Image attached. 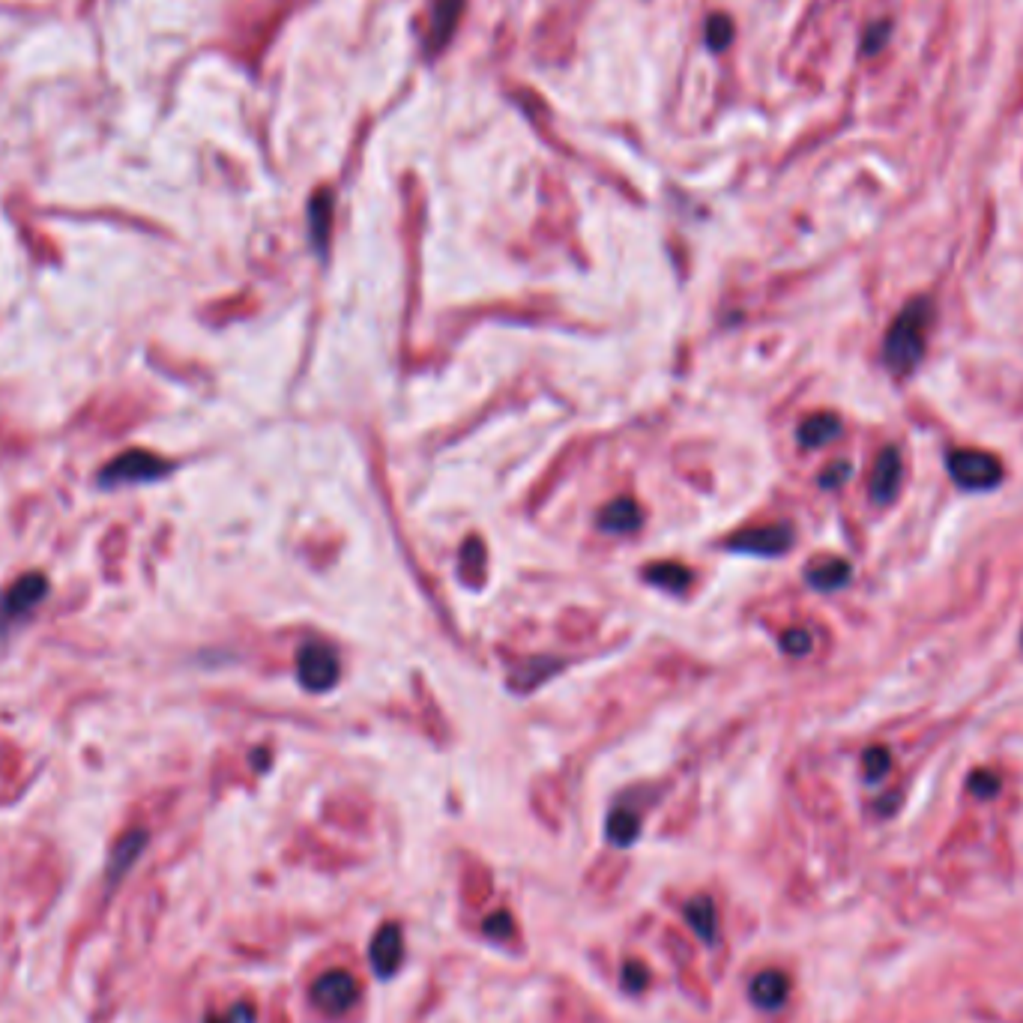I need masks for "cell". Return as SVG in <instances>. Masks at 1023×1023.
I'll use <instances>...</instances> for the list:
<instances>
[{"instance_id": "24", "label": "cell", "mask_w": 1023, "mask_h": 1023, "mask_svg": "<svg viewBox=\"0 0 1023 1023\" xmlns=\"http://www.w3.org/2000/svg\"><path fill=\"white\" fill-rule=\"evenodd\" d=\"M970 793H976L979 799H991L1000 793V778L994 772H973L970 775Z\"/></svg>"}, {"instance_id": "12", "label": "cell", "mask_w": 1023, "mask_h": 1023, "mask_svg": "<svg viewBox=\"0 0 1023 1023\" xmlns=\"http://www.w3.org/2000/svg\"><path fill=\"white\" fill-rule=\"evenodd\" d=\"M682 916H685V922L691 925V931H694L706 946H712V943L718 940V913H715L712 898L697 895V898L685 901Z\"/></svg>"}, {"instance_id": "26", "label": "cell", "mask_w": 1023, "mask_h": 1023, "mask_svg": "<svg viewBox=\"0 0 1023 1023\" xmlns=\"http://www.w3.org/2000/svg\"><path fill=\"white\" fill-rule=\"evenodd\" d=\"M847 476H850V464H847V461H835V464L820 476V485H823V488H838Z\"/></svg>"}, {"instance_id": "27", "label": "cell", "mask_w": 1023, "mask_h": 1023, "mask_svg": "<svg viewBox=\"0 0 1023 1023\" xmlns=\"http://www.w3.org/2000/svg\"><path fill=\"white\" fill-rule=\"evenodd\" d=\"M225 1023H255V1015H252V1009H246V1006H237L231 1015H228V1021Z\"/></svg>"}, {"instance_id": "10", "label": "cell", "mask_w": 1023, "mask_h": 1023, "mask_svg": "<svg viewBox=\"0 0 1023 1023\" xmlns=\"http://www.w3.org/2000/svg\"><path fill=\"white\" fill-rule=\"evenodd\" d=\"M144 847H147V832H144V829H132V832H126V835L117 841V847H114V853H111V859H108V868H105V883H108L111 889L135 868V862L141 859Z\"/></svg>"}, {"instance_id": "15", "label": "cell", "mask_w": 1023, "mask_h": 1023, "mask_svg": "<svg viewBox=\"0 0 1023 1023\" xmlns=\"http://www.w3.org/2000/svg\"><path fill=\"white\" fill-rule=\"evenodd\" d=\"M464 9V0H440L434 15H431V33H428V48L437 51L446 45V39L452 36L455 24H458V15Z\"/></svg>"}, {"instance_id": "20", "label": "cell", "mask_w": 1023, "mask_h": 1023, "mask_svg": "<svg viewBox=\"0 0 1023 1023\" xmlns=\"http://www.w3.org/2000/svg\"><path fill=\"white\" fill-rule=\"evenodd\" d=\"M862 763H865V778L868 781H880L889 772V766H892V754H889V748L874 745V748L865 751Z\"/></svg>"}, {"instance_id": "8", "label": "cell", "mask_w": 1023, "mask_h": 1023, "mask_svg": "<svg viewBox=\"0 0 1023 1023\" xmlns=\"http://www.w3.org/2000/svg\"><path fill=\"white\" fill-rule=\"evenodd\" d=\"M901 476H904V467H901L898 449L895 446L883 449L877 464H874V470H871V482H868L871 500L877 506H889L898 497V491H901Z\"/></svg>"}, {"instance_id": "16", "label": "cell", "mask_w": 1023, "mask_h": 1023, "mask_svg": "<svg viewBox=\"0 0 1023 1023\" xmlns=\"http://www.w3.org/2000/svg\"><path fill=\"white\" fill-rule=\"evenodd\" d=\"M805 578H808V584L814 587V590H841L847 581H850V566L844 563V560H820V563H814V566H808V572H805Z\"/></svg>"}, {"instance_id": "5", "label": "cell", "mask_w": 1023, "mask_h": 1023, "mask_svg": "<svg viewBox=\"0 0 1023 1023\" xmlns=\"http://www.w3.org/2000/svg\"><path fill=\"white\" fill-rule=\"evenodd\" d=\"M312 1000L327 1015H344L359 1000V985L347 970H330L312 985Z\"/></svg>"}, {"instance_id": "2", "label": "cell", "mask_w": 1023, "mask_h": 1023, "mask_svg": "<svg viewBox=\"0 0 1023 1023\" xmlns=\"http://www.w3.org/2000/svg\"><path fill=\"white\" fill-rule=\"evenodd\" d=\"M946 467L955 485H961L964 491H991L1006 476L1003 464L979 449H952L946 455Z\"/></svg>"}, {"instance_id": "4", "label": "cell", "mask_w": 1023, "mask_h": 1023, "mask_svg": "<svg viewBox=\"0 0 1023 1023\" xmlns=\"http://www.w3.org/2000/svg\"><path fill=\"white\" fill-rule=\"evenodd\" d=\"M45 593H48V581L39 572H27L18 581H12V587H6L0 596V632H6L12 623L27 617L45 599Z\"/></svg>"}, {"instance_id": "3", "label": "cell", "mask_w": 1023, "mask_h": 1023, "mask_svg": "<svg viewBox=\"0 0 1023 1023\" xmlns=\"http://www.w3.org/2000/svg\"><path fill=\"white\" fill-rule=\"evenodd\" d=\"M165 473H171V461L147 452V449H129L117 458H111L102 473L99 485H135V482H156Z\"/></svg>"}, {"instance_id": "25", "label": "cell", "mask_w": 1023, "mask_h": 1023, "mask_svg": "<svg viewBox=\"0 0 1023 1023\" xmlns=\"http://www.w3.org/2000/svg\"><path fill=\"white\" fill-rule=\"evenodd\" d=\"M706 36H709V45H712V48H724V45L730 42V21H727L724 15H712Z\"/></svg>"}, {"instance_id": "21", "label": "cell", "mask_w": 1023, "mask_h": 1023, "mask_svg": "<svg viewBox=\"0 0 1023 1023\" xmlns=\"http://www.w3.org/2000/svg\"><path fill=\"white\" fill-rule=\"evenodd\" d=\"M647 985H650V970H647V964L629 961V964L623 967V988L632 991V994H641Z\"/></svg>"}, {"instance_id": "13", "label": "cell", "mask_w": 1023, "mask_h": 1023, "mask_svg": "<svg viewBox=\"0 0 1023 1023\" xmlns=\"http://www.w3.org/2000/svg\"><path fill=\"white\" fill-rule=\"evenodd\" d=\"M841 434V419L832 413H814L799 425V443L805 449H820L832 440H838Z\"/></svg>"}, {"instance_id": "28", "label": "cell", "mask_w": 1023, "mask_h": 1023, "mask_svg": "<svg viewBox=\"0 0 1023 1023\" xmlns=\"http://www.w3.org/2000/svg\"><path fill=\"white\" fill-rule=\"evenodd\" d=\"M207 1023H219V1021H207Z\"/></svg>"}, {"instance_id": "22", "label": "cell", "mask_w": 1023, "mask_h": 1023, "mask_svg": "<svg viewBox=\"0 0 1023 1023\" xmlns=\"http://www.w3.org/2000/svg\"><path fill=\"white\" fill-rule=\"evenodd\" d=\"M781 647H784L787 656H808L811 647H814V641H811V635H808L805 629H790V632H784Z\"/></svg>"}, {"instance_id": "14", "label": "cell", "mask_w": 1023, "mask_h": 1023, "mask_svg": "<svg viewBox=\"0 0 1023 1023\" xmlns=\"http://www.w3.org/2000/svg\"><path fill=\"white\" fill-rule=\"evenodd\" d=\"M599 527L608 530V533H632L641 527V509L635 500L629 497H620L614 500L602 515H599Z\"/></svg>"}, {"instance_id": "7", "label": "cell", "mask_w": 1023, "mask_h": 1023, "mask_svg": "<svg viewBox=\"0 0 1023 1023\" xmlns=\"http://www.w3.org/2000/svg\"><path fill=\"white\" fill-rule=\"evenodd\" d=\"M730 548L745 551V554H757V557H778V554L793 548V530L787 524H769V527L745 530V533L730 539Z\"/></svg>"}, {"instance_id": "1", "label": "cell", "mask_w": 1023, "mask_h": 1023, "mask_svg": "<svg viewBox=\"0 0 1023 1023\" xmlns=\"http://www.w3.org/2000/svg\"><path fill=\"white\" fill-rule=\"evenodd\" d=\"M931 318H934V306L925 297L910 300L898 312V318L892 321V327H889V333L883 339V359H886L889 371L910 374L922 362Z\"/></svg>"}, {"instance_id": "18", "label": "cell", "mask_w": 1023, "mask_h": 1023, "mask_svg": "<svg viewBox=\"0 0 1023 1023\" xmlns=\"http://www.w3.org/2000/svg\"><path fill=\"white\" fill-rule=\"evenodd\" d=\"M641 835V820L638 814L626 811V808H617L611 817H608V841L614 847H632Z\"/></svg>"}, {"instance_id": "6", "label": "cell", "mask_w": 1023, "mask_h": 1023, "mask_svg": "<svg viewBox=\"0 0 1023 1023\" xmlns=\"http://www.w3.org/2000/svg\"><path fill=\"white\" fill-rule=\"evenodd\" d=\"M297 674H300V682L303 688L309 691H327L333 688L336 680H339V659L330 647H321V644H309L300 650L297 656Z\"/></svg>"}, {"instance_id": "19", "label": "cell", "mask_w": 1023, "mask_h": 1023, "mask_svg": "<svg viewBox=\"0 0 1023 1023\" xmlns=\"http://www.w3.org/2000/svg\"><path fill=\"white\" fill-rule=\"evenodd\" d=\"M647 581H653V584H659L665 590L680 593V590H685L691 584V572L685 566H680V563H662V566L647 569Z\"/></svg>"}, {"instance_id": "17", "label": "cell", "mask_w": 1023, "mask_h": 1023, "mask_svg": "<svg viewBox=\"0 0 1023 1023\" xmlns=\"http://www.w3.org/2000/svg\"><path fill=\"white\" fill-rule=\"evenodd\" d=\"M330 222H333V195H330V192H321V195H315V201H312V210H309L312 240H315V249H318V252H324V249H327V240H330Z\"/></svg>"}, {"instance_id": "11", "label": "cell", "mask_w": 1023, "mask_h": 1023, "mask_svg": "<svg viewBox=\"0 0 1023 1023\" xmlns=\"http://www.w3.org/2000/svg\"><path fill=\"white\" fill-rule=\"evenodd\" d=\"M787 994H790V982L784 973L778 970H763L751 979V988H748V997L754 1000L757 1009L763 1012H775L787 1003Z\"/></svg>"}, {"instance_id": "23", "label": "cell", "mask_w": 1023, "mask_h": 1023, "mask_svg": "<svg viewBox=\"0 0 1023 1023\" xmlns=\"http://www.w3.org/2000/svg\"><path fill=\"white\" fill-rule=\"evenodd\" d=\"M485 937H491V940H512V934H515V925H512V916L509 913H494V916H488L485 919Z\"/></svg>"}, {"instance_id": "9", "label": "cell", "mask_w": 1023, "mask_h": 1023, "mask_svg": "<svg viewBox=\"0 0 1023 1023\" xmlns=\"http://www.w3.org/2000/svg\"><path fill=\"white\" fill-rule=\"evenodd\" d=\"M368 958H371V967L380 979L392 976L398 967H401V958H404V934L398 925H383L374 940H371V949H368Z\"/></svg>"}]
</instances>
